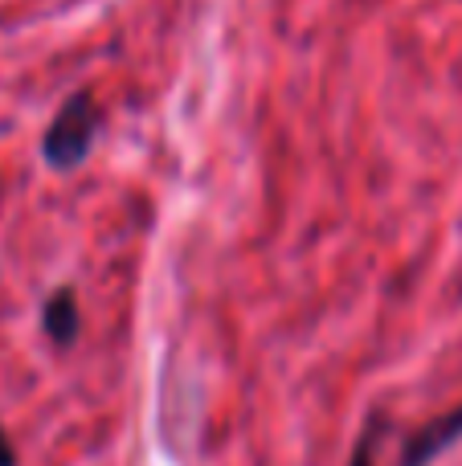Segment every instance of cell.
<instances>
[{
  "instance_id": "6da1fadb",
  "label": "cell",
  "mask_w": 462,
  "mask_h": 466,
  "mask_svg": "<svg viewBox=\"0 0 462 466\" xmlns=\"http://www.w3.org/2000/svg\"><path fill=\"white\" fill-rule=\"evenodd\" d=\"M98 127H103V111H98L90 90H74L57 115L49 119L45 136H41V160L49 172H74L86 164V156L95 152Z\"/></svg>"
},
{
  "instance_id": "7a4b0ae2",
  "label": "cell",
  "mask_w": 462,
  "mask_h": 466,
  "mask_svg": "<svg viewBox=\"0 0 462 466\" xmlns=\"http://www.w3.org/2000/svg\"><path fill=\"white\" fill-rule=\"evenodd\" d=\"M462 442V401L455 410H447L442 418H430L426 426H417L401 446V466H430L438 462L447 451H455Z\"/></svg>"
},
{
  "instance_id": "3957f363",
  "label": "cell",
  "mask_w": 462,
  "mask_h": 466,
  "mask_svg": "<svg viewBox=\"0 0 462 466\" xmlns=\"http://www.w3.org/2000/svg\"><path fill=\"white\" fill-rule=\"evenodd\" d=\"M41 331H45L57 348L78 344V331H82L78 290H74V287H57L54 295L41 303Z\"/></svg>"
},
{
  "instance_id": "277c9868",
  "label": "cell",
  "mask_w": 462,
  "mask_h": 466,
  "mask_svg": "<svg viewBox=\"0 0 462 466\" xmlns=\"http://www.w3.org/2000/svg\"><path fill=\"white\" fill-rule=\"evenodd\" d=\"M385 413H373L368 418V426L360 430V438H357V451H352V462L348 466H377V446H381V434H385Z\"/></svg>"
},
{
  "instance_id": "5b68a950",
  "label": "cell",
  "mask_w": 462,
  "mask_h": 466,
  "mask_svg": "<svg viewBox=\"0 0 462 466\" xmlns=\"http://www.w3.org/2000/svg\"><path fill=\"white\" fill-rule=\"evenodd\" d=\"M0 466H16V451H13V442H8L5 430H0Z\"/></svg>"
}]
</instances>
